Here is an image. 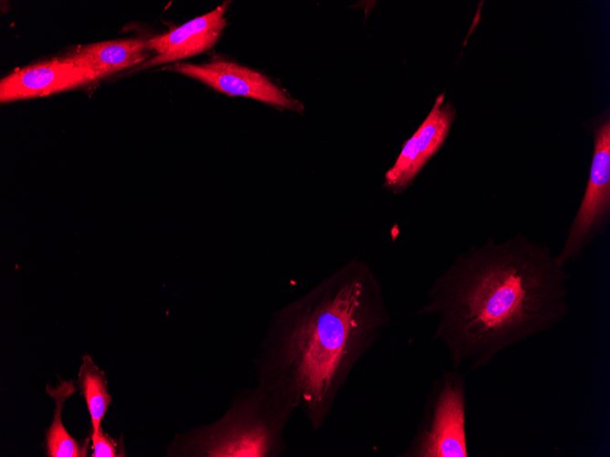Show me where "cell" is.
Instances as JSON below:
<instances>
[{"label":"cell","mask_w":610,"mask_h":457,"mask_svg":"<svg viewBox=\"0 0 610 457\" xmlns=\"http://www.w3.org/2000/svg\"><path fill=\"white\" fill-rule=\"evenodd\" d=\"M570 279L547 244L522 232L503 241L490 236L434 279L416 315L436 318L432 340L453 369L472 372L562 323L571 311Z\"/></svg>","instance_id":"obj_1"},{"label":"cell","mask_w":610,"mask_h":457,"mask_svg":"<svg viewBox=\"0 0 610 457\" xmlns=\"http://www.w3.org/2000/svg\"><path fill=\"white\" fill-rule=\"evenodd\" d=\"M390 322L373 269L352 258L274 314L253 359L257 381L319 431L352 370Z\"/></svg>","instance_id":"obj_2"},{"label":"cell","mask_w":610,"mask_h":457,"mask_svg":"<svg viewBox=\"0 0 610 457\" xmlns=\"http://www.w3.org/2000/svg\"><path fill=\"white\" fill-rule=\"evenodd\" d=\"M295 410L265 385L238 389L216 421L176 433L169 457H279Z\"/></svg>","instance_id":"obj_3"},{"label":"cell","mask_w":610,"mask_h":457,"mask_svg":"<svg viewBox=\"0 0 610 457\" xmlns=\"http://www.w3.org/2000/svg\"><path fill=\"white\" fill-rule=\"evenodd\" d=\"M467 382L459 369L432 381L422 416L402 457H468Z\"/></svg>","instance_id":"obj_4"},{"label":"cell","mask_w":610,"mask_h":457,"mask_svg":"<svg viewBox=\"0 0 610 457\" xmlns=\"http://www.w3.org/2000/svg\"><path fill=\"white\" fill-rule=\"evenodd\" d=\"M594 153L589 178L581 203L571 222L565 241L554 255L556 263L565 267L610 223V120L606 119L594 129Z\"/></svg>","instance_id":"obj_5"},{"label":"cell","mask_w":610,"mask_h":457,"mask_svg":"<svg viewBox=\"0 0 610 457\" xmlns=\"http://www.w3.org/2000/svg\"><path fill=\"white\" fill-rule=\"evenodd\" d=\"M164 68L197 79L229 96L250 98L296 112L304 110L302 102L293 99L265 75L217 56L201 65L176 62Z\"/></svg>","instance_id":"obj_6"},{"label":"cell","mask_w":610,"mask_h":457,"mask_svg":"<svg viewBox=\"0 0 610 457\" xmlns=\"http://www.w3.org/2000/svg\"><path fill=\"white\" fill-rule=\"evenodd\" d=\"M445 93L416 131L404 143L394 163L384 174V186L394 194L405 191L428 161L444 144L451 129L455 109L444 103Z\"/></svg>","instance_id":"obj_7"},{"label":"cell","mask_w":610,"mask_h":457,"mask_svg":"<svg viewBox=\"0 0 610 457\" xmlns=\"http://www.w3.org/2000/svg\"><path fill=\"white\" fill-rule=\"evenodd\" d=\"M101 78L64 57L17 68L0 81V101L44 97L79 88Z\"/></svg>","instance_id":"obj_8"},{"label":"cell","mask_w":610,"mask_h":457,"mask_svg":"<svg viewBox=\"0 0 610 457\" xmlns=\"http://www.w3.org/2000/svg\"><path fill=\"white\" fill-rule=\"evenodd\" d=\"M230 1L170 31L146 40V47L155 55L133 71L190 57L212 48L226 26V13Z\"/></svg>","instance_id":"obj_9"},{"label":"cell","mask_w":610,"mask_h":457,"mask_svg":"<svg viewBox=\"0 0 610 457\" xmlns=\"http://www.w3.org/2000/svg\"><path fill=\"white\" fill-rule=\"evenodd\" d=\"M67 60L96 72L101 78L139 67L150 57L146 40L131 38L79 46L63 56Z\"/></svg>","instance_id":"obj_10"},{"label":"cell","mask_w":610,"mask_h":457,"mask_svg":"<svg viewBox=\"0 0 610 457\" xmlns=\"http://www.w3.org/2000/svg\"><path fill=\"white\" fill-rule=\"evenodd\" d=\"M52 387L46 386V392L55 402L53 421L46 431L45 449L49 457H85L88 454L89 438L82 441L73 438L65 429L61 414L66 400L76 392L74 380H62Z\"/></svg>","instance_id":"obj_11"},{"label":"cell","mask_w":610,"mask_h":457,"mask_svg":"<svg viewBox=\"0 0 610 457\" xmlns=\"http://www.w3.org/2000/svg\"><path fill=\"white\" fill-rule=\"evenodd\" d=\"M90 416L91 431L101 428V421L111 404L105 372L99 369L89 354L82 356V364L76 381Z\"/></svg>","instance_id":"obj_12"},{"label":"cell","mask_w":610,"mask_h":457,"mask_svg":"<svg viewBox=\"0 0 610 457\" xmlns=\"http://www.w3.org/2000/svg\"><path fill=\"white\" fill-rule=\"evenodd\" d=\"M92 457H124L126 456L123 437L112 438L100 428L98 431L90 432Z\"/></svg>","instance_id":"obj_13"}]
</instances>
